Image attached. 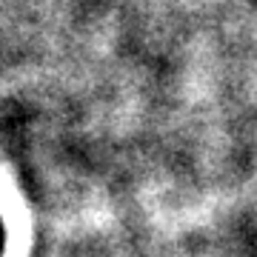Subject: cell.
Segmentation results:
<instances>
[{
    "label": "cell",
    "mask_w": 257,
    "mask_h": 257,
    "mask_svg": "<svg viewBox=\"0 0 257 257\" xmlns=\"http://www.w3.org/2000/svg\"><path fill=\"white\" fill-rule=\"evenodd\" d=\"M6 251V229H3V220H0V257Z\"/></svg>",
    "instance_id": "cell-1"
}]
</instances>
